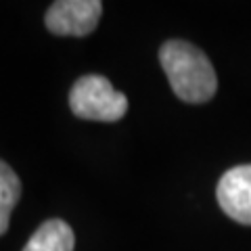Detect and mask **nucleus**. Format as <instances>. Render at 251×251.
Returning a JSON list of instances; mask_svg holds the SVG:
<instances>
[{"label": "nucleus", "instance_id": "nucleus-6", "mask_svg": "<svg viewBox=\"0 0 251 251\" xmlns=\"http://www.w3.org/2000/svg\"><path fill=\"white\" fill-rule=\"evenodd\" d=\"M21 199V182L15 170L0 159V237L9 230V220Z\"/></svg>", "mask_w": 251, "mask_h": 251}, {"label": "nucleus", "instance_id": "nucleus-1", "mask_svg": "<svg viewBox=\"0 0 251 251\" xmlns=\"http://www.w3.org/2000/svg\"><path fill=\"white\" fill-rule=\"evenodd\" d=\"M159 61L174 94L184 103H205L218 90V77L207 54L186 40H168Z\"/></svg>", "mask_w": 251, "mask_h": 251}, {"label": "nucleus", "instance_id": "nucleus-3", "mask_svg": "<svg viewBox=\"0 0 251 251\" xmlns=\"http://www.w3.org/2000/svg\"><path fill=\"white\" fill-rule=\"evenodd\" d=\"M103 13L100 0H59L46 11L44 23L57 36H88Z\"/></svg>", "mask_w": 251, "mask_h": 251}, {"label": "nucleus", "instance_id": "nucleus-5", "mask_svg": "<svg viewBox=\"0 0 251 251\" xmlns=\"http://www.w3.org/2000/svg\"><path fill=\"white\" fill-rule=\"evenodd\" d=\"M74 245L75 237L72 226L63 220H46L31 234L23 251H74Z\"/></svg>", "mask_w": 251, "mask_h": 251}, {"label": "nucleus", "instance_id": "nucleus-2", "mask_svg": "<svg viewBox=\"0 0 251 251\" xmlns=\"http://www.w3.org/2000/svg\"><path fill=\"white\" fill-rule=\"evenodd\" d=\"M69 107L74 115L90 122H120L128 111V99L117 92L105 75H82L69 92Z\"/></svg>", "mask_w": 251, "mask_h": 251}, {"label": "nucleus", "instance_id": "nucleus-4", "mask_svg": "<svg viewBox=\"0 0 251 251\" xmlns=\"http://www.w3.org/2000/svg\"><path fill=\"white\" fill-rule=\"evenodd\" d=\"M216 197L226 216L239 224L251 226V163L226 172L218 182Z\"/></svg>", "mask_w": 251, "mask_h": 251}]
</instances>
